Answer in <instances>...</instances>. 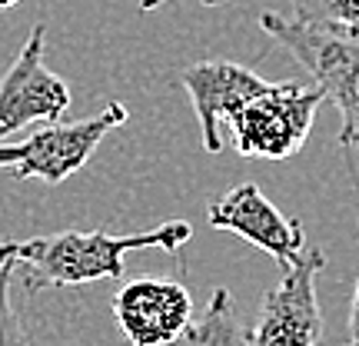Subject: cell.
I'll use <instances>...</instances> for the list:
<instances>
[{
  "label": "cell",
  "instance_id": "1",
  "mask_svg": "<svg viewBox=\"0 0 359 346\" xmlns=\"http://www.w3.org/2000/svg\"><path fill=\"white\" fill-rule=\"evenodd\" d=\"M193 237L187 220H170L156 230L143 233H107V230H60L30 240H4L0 250L7 253L13 270L24 273L27 290H64L93 280H120L123 257L130 250H180Z\"/></svg>",
  "mask_w": 359,
  "mask_h": 346
},
{
  "label": "cell",
  "instance_id": "2",
  "mask_svg": "<svg viewBox=\"0 0 359 346\" xmlns=\"http://www.w3.org/2000/svg\"><path fill=\"white\" fill-rule=\"evenodd\" d=\"M259 30L293 57L339 110V154L359 197V37L280 13H259Z\"/></svg>",
  "mask_w": 359,
  "mask_h": 346
},
{
  "label": "cell",
  "instance_id": "3",
  "mask_svg": "<svg viewBox=\"0 0 359 346\" xmlns=\"http://www.w3.org/2000/svg\"><path fill=\"white\" fill-rule=\"evenodd\" d=\"M323 100L326 97L316 84H266L226 120L236 154L290 160L303 150Z\"/></svg>",
  "mask_w": 359,
  "mask_h": 346
},
{
  "label": "cell",
  "instance_id": "4",
  "mask_svg": "<svg viewBox=\"0 0 359 346\" xmlns=\"http://www.w3.org/2000/svg\"><path fill=\"white\" fill-rule=\"evenodd\" d=\"M127 107L110 100L97 117L74 120V124H47L37 133H30L20 143H0V167H11L17 180H43L50 187H60L67 177H74L87 164L100 140L127 124Z\"/></svg>",
  "mask_w": 359,
  "mask_h": 346
},
{
  "label": "cell",
  "instance_id": "5",
  "mask_svg": "<svg viewBox=\"0 0 359 346\" xmlns=\"http://www.w3.org/2000/svg\"><path fill=\"white\" fill-rule=\"evenodd\" d=\"M326 267L323 250H309L290 270L280 273V283L269 286L259 303L257 323L246 330V346H320L323 310L316 293V277Z\"/></svg>",
  "mask_w": 359,
  "mask_h": 346
},
{
  "label": "cell",
  "instance_id": "6",
  "mask_svg": "<svg viewBox=\"0 0 359 346\" xmlns=\"http://www.w3.org/2000/svg\"><path fill=\"white\" fill-rule=\"evenodd\" d=\"M47 27L37 24L0 80V143L27 124H57L70 107V87L43 64Z\"/></svg>",
  "mask_w": 359,
  "mask_h": 346
},
{
  "label": "cell",
  "instance_id": "7",
  "mask_svg": "<svg viewBox=\"0 0 359 346\" xmlns=\"http://www.w3.org/2000/svg\"><path fill=\"white\" fill-rule=\"evenodd\" d=\"M206 223L213 230H226L243 237L250 246L266 250L280 263V270H290L296 260L306 253V230L296 217H286L280 206L259 190L257 183H236L206 210Z\"/></svg>",
  "mask_w": 359,
  "mask_h": 346
},
{
  "label": "cell",
  "instance_id": "8",
  "mask_svg": "<svg viewBox=\"0 0 359 346\" xmlns=\"http://www.w3.org/2000/svg\"><path fill=\"white\" fill-rule=\"evenodd\" d=\"M114 320L130 346H170L193 320L187 283L140 277L114 296Z\"/></svg>",
  "mask_w": 359,
  "mask_h": 346
},
{
  "label": "cell",
  "instance_id": "9",
  "mask_svg": "<svg viewBox=\"0 0 359 346\" xmlns=\"http://www.w3.org/2000/svg\"><path fill=\"white\" fill-rule=\"evenodd\" d=\"M180 87L190 93L193 114L200 120V140L206 154L223 150L219 124H226L250 97H257L269 80L233 60H200L180 70Z\"/></svg>",
  "mask_w": 359,
  "mask_h": 346
},
{
  "label": "cell",
  "instance_id": "10",
  "mask_svg": "<svg viewBox=\"0 0 359 346\" xmlns=\"http://www.w3.org/2000/svg\"><path fill=\"white\" fill-rule=\"evenodd\" d=\"M170 346H246V330L236 313V300L226 286H217L203 317L190 320V326Z\"/></svg>",
  "mask_w": 359,
  "mask_h": 346
},
{
  "label": "cell",
  "instance_id": "11",
  "mask_svg": "<svg viewBox=\"0 0 359 346\" xmlns=\"http://www.w3.org/2000/svg\"><path fill=\"white\" fill-rule=\"evenodd\" d=\"M293 20L359 37V0H290Z\"/></svg>",
  "mask_w": 359,
  "mask_h": 346
},
{
  "label": "cell",
  "instance_id": "12",
  "mask_svg": "<svg viewBox=\"0 0 359 346\" xmlns=\"http://www.w3.org/2000/svg\"><path fill=\"white\" fill-rule=\"evenodd\" d=\"M13 263L7 253L0 250V346H30V336L24 330V320L17 317L11 300V280H13Z\"/></svg>",
  "mask_w": 359,
  "mask_h": 346
},
{
  "label": "cell",
  "instance_id": "13",
  "mask_svg": "<svg viewBox=\"0 0 359 346\" xmlns=\"http://www.w3.org/2000/svg\"><path fill=\"white\" fill-rule=\"evenodd\" d=\"M349 346H359V277H356V290H353V303H349Z\"/></svg>",
  "mask_w": 359,
  "mask_h": 346
},
{
  "label": "cell",
  "instance_id": "14",
  "mask_svg": "<svg viewBox=\"0 0 359 346\" xmlns=\"http://www.w3.org/2000/svg\"><path fill=\"white\" fill-rule=\"evenodd\" d=\"M163 4H170V0H140V11L150 13V11H156V7H163ZM200 4H206V7H219V4H226V0H200Z\"/></svg>",
  "mask_w": 359,
  "mask_h": 346
},
{
  "label": "cell",
  "instance_id": "15",
  "mask_svg": "<svg viewBox=\"0 0 359 346\" xmlns=\"http://www.w3.org/2000/svg\"><path fill=\"white\" fill-rule=\"evenodd\" d=\"M20 0H0V11H11V7H17Z\"/></svg>",
  "mask_w": 359,
  "mask_h": 346
}]
</instances>
